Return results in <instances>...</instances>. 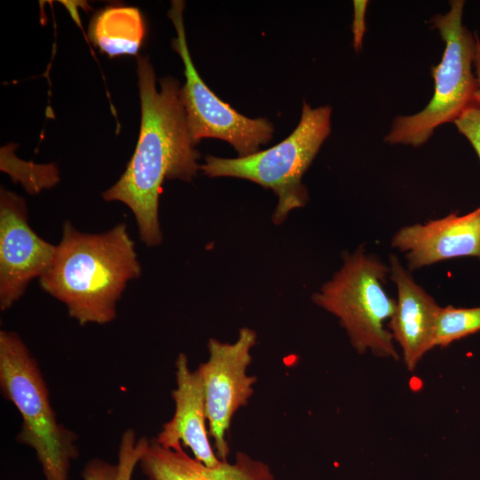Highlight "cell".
Segmentation results:
<instances>
[{"mask_svg":"<svg viewBox=\"0 0 480 480\" xmlns=\"http://www.w3.org/2000/svg\"><path fill=\"white\" fill-rule=\"evenodd\" d=\"M256 340V332L248 327L239 330L234 343L211 338L207 343L208 359L197 368L204 385L208 432L221 461H228L227 434L232 419L238 409L248 404L253 394L257 378L248 375L247 368Z\"/></svg>","mask_w":480,"mask_h":480,"instance_id":"ba28073f","label":"cell"},{"mask_svg":"<svg viewBox=\"0 0 480 480\" xmlns=\"http://www.w3.org/2000/svg\"><path fill=\"white\" fill-rule=\"evenodd\" d=\"M138 464L147 480H274L268 465L246 453L236 452L233 463L209 468L182 447L164 448L155 437L148 441Z\"/></svg>","mask_w":480,"mask_h":480,"instance_id":"4fadbf2b","label":"cell"},{"mask_svg":"<svg viewBox=\"0 0 480 480\" xmlns=\"http://www.w3.org/2000/svg\"><path fill=\"white\" fill-rule=\"evenodd\" d=\"M331 115L330 106L313 108L304 101L299 124L280 143L237 158L207 156L200 170L211 178L245 179L272 189L278 197L272 220L279 225L291 211L303 207L308 201L301 178L331 132Z\"/></svg>","mask_w":480,"mask_h":480,"instance_id":"277c9868","label":"cell"},{"mask_svg":"<svg viewBox=\"0 0 480 480\" xmlns=\"http://www.w3.org/2000/svg\"><path fill=\"white\" fill-rule=\"evenodd\" d=\"M464 4L463 0H452L447 13L431 19L433 28L445 44L441 62L432 68L433 97L421 111L394 119L384 138L388 144L420 147L438 126L453 123L466 109L477 105V84L472 70L476 35L463 25Z\"/></svg>","mask_w":480,"mask_h":480,"instance_id":"8992f818","label":"cell"},{"mask_svg":"<svg viewBox=\"0 0 480 480\" xmlns=\"http://www.w3.org/2000/svg\"><path fill=\"white\" fill-rule=\"evenodd\" d=\"M56 245L29 226L26 201L4 188L0 190V309L12 307L28 284L49 268Z\"/></svg>","mask_w":480,"mask_h":480,"instance_id":"9c48e42d","label":"cell"},{"mask_svg":"<svg viewBox=\"0 0 480 480\" xmlns=\"http://www.w3.org/2000/svg\"><path fill=\"white\" fill-rule=\"evenodd\" d=\"M453 124L460 133L470 142L480 159V106L468 108Z\"/></svg>","mask_w":480,"mask_h":480,"instance_id":"e0dca14e","label":"cell"},{"mask_svg":"<svg viewBox=\"0 0 480 480\" xmlns=\"http://www.w3.org/2000/svg\"><path fill=\"white\" fill-rule=\"evenodd\" d=\"M354 5V20L352 25L353 32V46L358 52L363 45V38L365 32V11L368 1L356 0L353 2Z\"/></svg>","mask_w":480,"mask_h":480,"instance_id":"d6986e66","label":"cell"},{"mask_svg":"<svg viewBox=\"0 0 480 480\" xmlns=\"http://www.w3.org/2000/svg\"><path fill=\"white\" fill-rule=\"evenodd\" d=\"M475 35H476V50H475V58H474V68L476 71L475 76H476V84H477V89L476 92L475 99H476V104L480 106V39L477 34H475Z\"/></svg>","mask_w":480,"mask_h":480,"instance_id":"ffe728a7","label":"cell"},{"mask_svg":"<svg viewBox=\"0 0 480 480\" xmlns=\"http://www.w3.org/2000/svg\"><path fill=\"white\" fill-rule=\"evenodd\" d=\"M148 441L145 437L136 440L132 429L124 432L118 451L116 480H132L134 468L139 463Z\"/></svg>","mask_w":480,"mask_h":480,"instance_id":"2e32d148","label":"cell"},{"mask_svg":"<svg viewBox=\"0 0 480 480\" xmlns=\"http://www.w3.org/2000/svg\"><path fill=\"white\" fill-rule=\"evenodd\" d=\"M0 389L22 417L17 442L32 448L45 480H69L79 455L76 434L60 423L41 370L14 332H0Z\"/></svg>","mask_w":480,"mask_h":480,"instance_id":"3957f363","label":"cell"},{"mask_svg":"<svg viewBox=\"0 0 480 480\" xmlns=\"http://www.w3.org/2000/svg\"><path fill=\"white\" fill-rule=\"evenodd\" d=\"M480 332V307L440 308L438 312L433 345L445 348L455 340Z\"/></svg>","mask_w":480,"mask_h":480,"instance_id":"9a60e30c","label":"cell"},{"mask_svg":"<svg viewBox=\"0 0 480 480\" xmlns=\"http://www.w3.org/2000/svg\"><path fill=\"white\" fill-rule=\"evenodd\" d=\"M184 2L175 0L168 16L173 22L177 37L173 49L180 55L186 83L180 88V101L184 107L187 125L196 146L201 139L215 138L230 143L239 156L259 152L261 145L271 140L274 126L264 117L249 118L222 101L198 75L189 54L183 24Z\"/></svg>","mask_w":480,"mask_h":480,"instance_id":"52a82bcc","label":"cell"},{"mask_svg":"<svg viewBox=\"0 0 480 480\" xmlns=\"http://www.w3.org/2000/svg\"><path fill=\"white\" fill-rule=\"evenodd\" d=\"M389 277L397 289L395 312L388 327L402 349L404 363L412 372L422 357L434 348L433 340L440 308L419 285L398 258L389 256Z\"/></svg>","mask_w":480,"mask_h":480,"instance_id":"7c38bea8","label":"cell"},{"mask_svg":"<svg viewBox=\"0 0 480 480\" xmlns=\"http://www.w3.org/2000/svg\"><path fill=\"white\" fill-rule=\"evenodd\" d=\"M89 32L94 44L109 56L134 55L143 40L145 26L137 8L111 6L94 17Z\"/></svg>","mask_w":480,"mask_h":480,"instance_id":"5bb4252c","label":"cell"},{"mask_svg":"<svg viewBox=\"0 0 480 480\" xmlns=\"http://www.w3.org/2000/svg\"><path fill=\"white\" fill-rule=\"evenodd\" d=\"M141 124L135 151L120 179L102 194L118 201L134 214L140 239L148 247L159 245L163 234L158 198L165 179L191 181L201 165L191 140L178 80L164 77L161 90L148 57H138Z\"/></svg>","mask_w":480,"mask_h":480,"instance_id":"6da1fadb","label":"cell"},{"mask_svg":"<svg viewBox=\"0 0 480 480\" xmlns=\"http://www.w3.org/2000/svg\"><path fill=\"white\" fill-rule=\"evenodd\" d=\"M391 245L405 254L409 270L457 257L480 260V207L465 215L456 212L401 228Z\"/></svg>","mask_w":480,"mask_h":480,"instance_id":"30bf717a","label":"cell"},{"mask_svg":"<svg viewBox=\"0 0 480 480\" xmlns=\"http://www.w3.org/2000/svg\"><path fill=\"white\" fill-rule=\"evenodd\" d=\"M140 273L135 244L125 223L92 234L66 220L39 284L61 301L80 325L105 324L116 317L117 301L127 284Z\"/></svg>","mask_w":480,"mask_h":480,"instance_id":"7a4b0ae2","label":"cell"},{"mask_svg":"<svg viewBox=\"0 0 480 480\" xmlns=\"http://www.w3.org/2000/svg\"><path fill=\"white\" fill-rule=\"evenodd\" d=\"M175 368L177 387L172 392L174 413L155 438L164 448L175 450L186 446L204 465L217 467L221 460L209 441L204 390L199 372L190 370L184 353L179 354Z\"/></svg>","mask_w":480,"mask_h":480,"instance_id":"8fae6325","label":"cell"},{"mask_svg":"<svg viewBox=\"0 0 480 480\" xmlns=\"http://www.w3.org/2000/svg\"><path fill=\"white\" fill-rule=\"evenodd\" d=\"M389 268L359 247L344 258L331 280L312 295L315 304L334 315L359 353L398 360L394 339L385 322L392 317L396 300L383 284Z\"/></svg>","mask_w":480,"mask_h":480,"instance_id":"5b68a950","label":"cell"},{"mask_svg":"<svg viewBox=\"0 0 480 480\" xmlns=\"http://www.w3.org/2000/svg\"><path fill=\"white\" fill-rule=\"evenodd\" d=\"M83 480H116L117 466L104 460H90L81 473Z\"/></svg>","mask_w":480,"mask_h":480,"instance_id":"ac0fdd59","label":"cell"}]
</instances>
